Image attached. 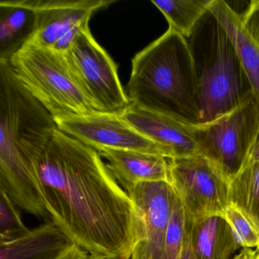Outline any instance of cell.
I'll return each instance as SVG.
<instances>
[{
    "instance_id": "cell-1",
    "label": "cell",
    "mask_w": 259,
    "mask_h": 259,
    "mask_svg": "<svg viewBox=\"0 0 259 259\" xmlns=\"http://www.w3.org/2000/svg\"><path fill=\"white\" fill-rule=\"evenodd\" d=\"M37 172L51 221L73 243L107 259H130L140 218L98 151L57 128Z\"/></svg>"
},
{
    "instance_id": "cell-2",
    "label": "cell",
    "mask_w": 259,
    "mask_h": 259,
    "mask_svg": "<svg viewBox=\"0 0 259 259\" xmlns=\"http://www.w3.org/2000/svg\"><path fill=\"white\" fill-rule=\"evenodd\" d=\"M58 128L50 112L0 61V189L16 206L51 220L37 177L39 160Z\"/></svg>"
},
{
    "instance_id": "cell-3",
    "label": "cell",
    "mask_w": 259,
    "mask_h": 259,
    "mask_svg": "<svg viewBox=\"0 0 259 259\" xmlns=\"http://www.w3.org/2000/svg\"><path fill=\"white\" fill-rule=\"evenodd\" d=\"M127 85L130 104L186 125L202 123L193 57L172 28L136 54Z\"/></svg>"
},
{
    "instance_id": "cell-4",
    "label": "cell",
    "mask_w": 259,
    "mask_h": 259,
    "mask_svg": "<svg viewBox=\"0 0 259 259\" xmlns=\"http://www.w3.org/2000/svg\"><path fill=\"white\" fill-rule=\"evenodd\" d=\"M186 40L195 64L202 123L228 113L252 95L231 39L209 10Z\"/></svg>"
},
{
    "instance_id": "cell-5",
    "label": "cell",
    "mask_w": 259,
    "mask_h": 259,
    "mask_svg": "<svg viewBox=\"0 0 259 259\" xmlns=\"http://www.w3.org/2000/svg\"><path fill=\"white\" fill-rule=\"evenodd\" d=\"M10 64L22 85L54 119L100 113L75 82L63 53L28 41Z\"/></svg>"
},
{
    "instance_id": "cell-6",
    "label": "cell",
    "mask_w": 259,
    "mask_h": 259,
    "mask_svg": "<svg viewBox=\"0 0 259 259\" xmlns=\"http://www.w3.org/2000/svg\"><path fill=\"white\" fill-rule=\"evenodd\" d=\"M189 128L200 153L230 182L246 164L258 135V103L252 94L228 113Z\"/></svg>"
},
{
    "instance_id": "cell-7",
    "label": "cell",
    "mask_w": 259,
    "mask_h": 259,
    "mask_svg": "<svg viewBox=\"0 0 259 259\" xmlns=\"http://www.w3.org/2000/svg\"><path fill=\"white\" fill-rule=\"evenodd\" d=\"M89 24L65 53L66 62L75 82L100 113L121 114L130 105V99L116 64L94 38Z\"/></svg>"
},
{
    "instance_id": "cell-8",
    "label": "cell",
    "mask_w": 259,
    "mask_h": 259,
    "mask_svg": "<svg viewBox=\"0 0 259 259\" xmlns=\"http://www.w3.org/2000/svg\"><path fill=\"white\" fill-rule=\"evenodd\" d=\"M169 183L184 209L187 225L224 216L230 204V182L219 169L198 154L169 159Z\"/></svg>"
},
{
    "instance_id": "cell-9",
    "label": "cell",
    "mask_w": 259,
    "mask_h": 259,
    "mask_svg": "<svg viewBox=\"0 0 259 259\" xmlns=\"http://www.w3.org/2000/svg\"><path fill=\"white\" fill-rule=\"evenodd\" d=\"M35 13V31L28 41L67 52L81 28L97 10L114 4L113 0H25Z\"/></svg>"
},
{
    "instance_id": "cell-10",
    "label": "cell",
    "mask_w": 259,
    "mask_h": 259,
    "mask_svg": "<svg viewBox=\"0 0 259 259\" xmlns=\"http://www.w3.org/2000/svg\"><path fill=\"white\" fill-rule=\"evenodd\" d=\"M54 119L60 131L97 151L104 148L128 150L168 158L161 146L133 128L120 114L98 113Z\"/></svg>"
},
{
    "instance_id": "cell-11",
    "label": "cell",
    "mask_w": 259,
    "mask_h": 259,
    "mask_svg": "<svg viewBox=\"0 0 259 259\" xmlns=\"http://www.w3.org/2000/svg\"><path fill=\"white\" fill-rule=\"evenodd\" d=\"M126 192L142 224L140 241L130 259H166L165 239L172 211V187L166 182H148Z\"/></svg>"
},
{
    "instance_id": "cell-12",
    "label": "cell",
    "mask_w": 259,
    "mask_h": 259,
    "mask_svg": "<svg viewBox=\"0 0 259 259\" xmlns=\"http://www.w3.org/2000/svg\"><path fill=\"white\" fill-rule=\"evenodd\" d=\"M120 115L133 128L161 146L169 159L201 154L189 125L132 104Z\"/></svg>"
},
{
    "instance_id": "cell-13",
    "label": "cell",
    "mask_w": 259,
    "mask_h": 259,
    "mask_svg": "<svg viewBox=\"0 0 259 259\" xmlns=\"http://www.w3.org/2000/svg\"><path fill=\"white\" fill-rule=\"evenodd\" d=\"M107 166L125 192L148 182L169 183V158L142 151L104 148L98 151Z\"/></svg>"
},
{
    "instance_id": "cell-14",
    "label": "cell",
    "mask_w": 259,
    "mask_h": 259,
    "mask_svg": "<svg viewBox=\"0 0 259 259\" xmlns=\"http://www.w3.org/2000/svg\"><path fill=\"white\" fill-rule=\"evenodd\" d=\"M72 243L50 221L16 237L0 239V259H54Z\"/></svg>"
},
{
    "instance_id": "cell-15",
    "label": "cell",
    "mask_w": 259,
    "mask_h": 259,
    "mask_svg": "<svg viewBox=\"0 0 259 259\" xmlns=\"http://www.w3.org/2000/svg\"><path fill=\"white\" fill-rule=\"evenodd\" d=\"M209 11L216 18L231 39L242 67L259 104V48L242 26L241 15L224 0H212Z\"/></svg>"
},
{
    "instance_id": "cell-16",
    "label": "cell",
    "mask_w": 259,
    "mask_h": 259,
    "mask_svg": "<svg viewBox=\"0 0 259 259\" xmlns=\"http://www.w3.org/2000/svg\"><path fill=\"white\" fill-rule=\"evenodd\" d=\"M187 227L195 259H230L240 248L224 216L208 217Z\"/></svg>"
},
{
    "instance_id": "cell-17",
    "label": "cell",
    "mask_w": 259,
    "mask_h": 259,
    "mask_svg": "<svg viewBox=\"0 0 259 259\" xmlns=\"http://www.w3.org/2000/svg\"><path fill=\"white\" fill-rule=\"evenodd\" d=\"M35 13L25 0L0 3V61H9L31 38Z\"/></svg>"
},
{
    "instance_id": "cell-18",
    "label": "cell",
    "mask_w": 259,
    "mask_h": 259,
    "mask_svg": "<svg viewBox=\"0 0 259 259\" xmlns=\"http://www.w3.org/2000/svg\"><path fill=\"white\" fill-rule=\"evenodd\" d=\"M230 203L251 222L259 234V162L248 163L230 181Z\"/></svg>"
},
{
    "instance_id": "cell-19",
    "label": "cell",
    "mask_w": 259,
    "mask_h": 259,
    "mask_svg": "<svg viewBox=\"0 0 259 259\" xmlns=\"http://www.w3.org/2000/svg\"><path fill=\"white\" fill-rule=\"evenodd\" d=\"M212 0H164L151 3L163 13L172 28L185 38L193 32L197 24L208 12Z\"/></svg>"
},
{
    "instance_id": "cell-20",
    "label": "cell",
    "mask_w": 259,
    "mask_h": 259,
    "mask_svg": "<svg viewBox=\"0 0 259 259\" xmlns=\"http://www.w3.org/2000/svg\"><path fill=\"white\" fill-rule=\"evenodd\" d=\"M188 233L184 209L174 192L172 211L165 239L166 259H179Z\"/></svg>"
},
{
    "instance_id": "cell-21",
    "label": "cell",
    "mask_w": 259,
    "mask_h": 259,
    "mask_svg": "<svg viewBox=\"0 0 259 259\" xmlns=\"http://www.w3.org/2000/svg\"><path fill=\"white\" fill-rule=\"evenodd\" d=\"M230 224L238 243L242 248H259V234L254 226L233 204H229L224 214Z\"/></svg>"
},
{
    "instance_id": "cell-22",
    "label": "cell",
    "mask_w": 259,
    "mask_h": 259,
    "mask_svg": "<svg viewBox=\"0 0 259 259\" xmlns=\"http://www.w3.org/2000/svg\"><path fill=\"white\" fill-rule=\"evenodd\" d=\"M28 230L16 204L5 191L0 189V239L16 237Z\"/></svg>"
},
{
    "instance_id": "cell-23",
    "label": "cell",
    "mask_w": 259,
    "mask_h": 259,
    "mask_svg": "<svg viewBox=\"0 0 259 259\" xmlns=\"http://www.w3.org/2000/svg\"><path fill=\"white\" fill-rule=\"evenodd\" d=\"M242 26L259 48V0H252L246 11L241 15Z\"/></svg>"
},
{
    "instance_id": "cell-24",
    "label": "cell",
    "mask_w": 259,
    "mask_h": 259,
    "mask_svg": "<svg viewBox=\"0 0 259 259\" xmlns=\"http://www.w3.org/2000/svg\"><path fill=\"white\" fill-rule=\"evenodd\" d=\"M54 259H107L100 254H90L75 243L66 247Z\"/></svg>"
},
{
    "instance_id": "cell-25",
    "label": "cell",
    "mask_w": 259,
    "mask_h": 259,
    "mask_svg": "<svg viewBox=\"0 0 259 259\" xmlns=\"http://www.w3.org/2000/svg\"><path fill=\"white\" fill-rule=\"evenodd\" d=\"M233 259H259V248H242Z\"/></svg>"
},
{
    "instance_id": "cell-26",
    "label": "cell",
    "mask_w": 259,
    "mask_h": 259,
    "mask_svg": "<svg viewBox=\"0 0 259 259\" xmlns=\"http://www.w3.org/2000/svg\"><path fill=\"white\" fill-rule=\"evenodd\" d=\"M254 162H259V133L251 147L247 163Z\"/></svg>"
},
{
    "instance_id": "cell-27",
    "label": "cell",
    "mask_w": 259,
    "mask_h": 259,
    "mask_svg": "<svg viewBox=\"0 0 259 259\" xmlns=\"http://www.w3.org/2000/svg\"><path fill=\"white\" fill-rule=\"evenodd\" d=\"M179 259H195L193 254H192V249H191L190 242H189V233L186 235V239H185L184 244H183V249H182L181 254H180Z\"/></svg>"
}]
</instances>
